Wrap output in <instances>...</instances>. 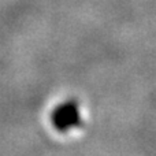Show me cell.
Listing matches in <instances>:
<instances>
[{
  "instance_id": "obj_1",
  "label": "cell",
  "mask_w": 156,
  "mask_h": 156,
  "mask_svg": "<svg viewBox=\"0 0 156 156\" xmlns=\"http://www.w3.org/2000/svg\"><path fill=\"white\" fill-rule=\"evenodd\" d=\"M51 122L55 129L62 133L81 126L82 119H81L80 111H78V103L76 100H69V101L58 105L51 115Z\"/></svg>"
}]
</instances>
